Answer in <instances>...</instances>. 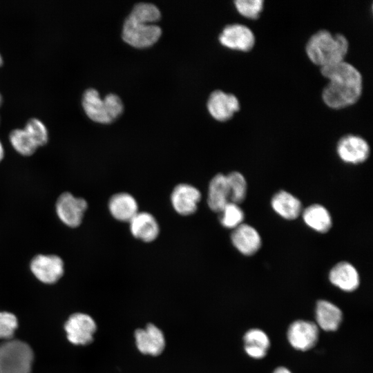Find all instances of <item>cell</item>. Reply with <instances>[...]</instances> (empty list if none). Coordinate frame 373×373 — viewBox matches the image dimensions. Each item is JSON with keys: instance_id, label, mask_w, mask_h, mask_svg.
<instances>
[{"instance_id": "6da1fadb", "label": "cell", "mask_w": 373, "mask_h": 373, "mask_svg": "<svg viewBox=\"0 0 373 373\" xmlns=\"http://www.w3.org/2000/svg\"><path fill=\"white\" fill-rule=\"evenodd\" d=\"M322 75L328 79L323 88L322 99L330 108L342 109L360 99L363 90L361 73L345 61L321 68Z\"/></svg>"}, {"instance_id": "7a4b0ae2", "label": "cell", "mask_w": 373, "mask_h": 373, "mask_svg": "<svg viewBox=\"0 0 373 373\" xmlns=\"http://www.w3.org/2000/svg\"><path fill=\"white\" fill-rule=\"evenodd\" d=\"M348 49L349 42L343 35L327 30L313 34L305 46L308 58L320 68L345 61Z\"/></svg>"}, {"instance_id": "3957f363", "label": "cell", "mask_w": 373, "mask_h": 373, "mask_svg": "<svg viewBox=\"0 0 373 373\" xmlns=\"http://www.w3.org/2000/svg\"><path fill=\"white\" fill-rule=\"evenodd\" d=\"M82 106L87 116L93 121L109 124L123 112V103L115 94H108L103 99L95 89L86 90L83 95Z\"/></svg>"}, {"instance_id": "277c9868", "label": "cell", "mask_w": 373, "mask_h": 373, "mask_svg": "<svg viewBox=\"0 0 373 373\" xmlns=\"http://www.w3.org/2000/svg\"><path fill=\"white\" fill-rule=\"evenodd\" d=\"M34 358L31 347L19 340L0 345V373H30Z\"/></svg>"}, {"instance_id": "5b68a950", "label": "cell", "mask_w": 373, "mask_h": 373, "mask_svg": "<svg viewBox=\"0 0 373 373\" xmlns=\"http://www.w3.org/2000/svg\"><path fill=\"white\" fill-rule=\"evenodd\" d=\"M162 35L161 28L142 19L129 15L124 21L122 39L128 44L138 48L149 47L156 43Z\"/></svg>"}, {"instance_id": "8992f818", "label": "cell", "mask_w": 373, "mask_h": 373, "mask_svg": "<svg viewBox=\"0 0 373 373\" xmlns=\"http://www.w3.org/2000/svg\"><path fill=\"white\" fill-rule=\"evenodd\" d=\"M64 329L71 343L88 346L94 341L97 325L90 314L77 312L70 316L65 323Z\"/></svg>"}, {"instance_id": "52a82bcc", "label": "cell", "mask_w": 373, "mask_h": 373, "mask_svg": "<svg viewBox=\"0 0 373 373\" xmlns=\"http://www.w3.org/2000/svg\"><path fill=\"white\" fill-rule=\"evenodd\" d=\"M137 350L144 356L156 357L162 354L166 346L163 332L152 323L133 332Z\"/></svg>"}, {"instance_id": "ba28073f", "label": "cell", "mask_w": 373, "mask_h": 373, "mask_svg": "<svg viewBox=\"0 0 373 373\" xmlns=\"http://www.w3.org/2000/svg\"><path fill=\"white\" fill-rule=\"evenodd\" d=\"M319 329L316 323L305 320L292 322L287 329V338L292 347L299 351H307L318 342Z\"/></svg>"}, {"instance_id": "9c48e42d", "label": "cell", "mask_w": 373, "mask_h": 373, "mask_svg": "<svg viewBox=\"0 0 373 373\" xmlns=\"http://www.w3.org/2000/svg\"><path fill=\"white\" fill-rule=\"evenodd\" d=\"M87 209L86 201L74 196L72 193H62L56 202V212L59 220L70 227H78Z\"/></svg>"}, {"instance_id": "30bf717a", "label": "cell", "mask_w": 373, "mask_h": 373, "mask_svg": "<svg viewBox=\"0 0 373 373\" xmlns=\"http://www.w3.org/2000/svg\"><path fill=\"white\" fill-rule=\"evenodd\" d=\"M336 152L343 162L358 164L363 163L368 158L370 149L367 141L363 137L349 134L338 140Z\"/></svg>"}, {"instance_id": "8fae6325", "label": "cell", "mask_w": 373, "mask_h": 373, "mask_svg": "<svg viewBox=\"0 0 373 373\" xmlns=\"http://www.w3.org/2000/svg\"><path fill=\"white\" fill-rule=\"evenodd\" d=\"M218 39L222 46L242 52L252 50L256 43L255 35L252 30L249 27L239 23L225 26Z\"/></svg>"}, {"instance_id": "7c38bea8", "label": "cell", "mask_w": 373, "mask_h": 373, "mask_svg": "<svg viewBox=\"0 0 373 373\" xmlns=\"http://www.w3.org/2000/svg\"><path fill=\"white\" fill-rule=\"evenodd\" d=\"M30 269L41 282L52 284L62 276L64 262L58 256L39 254L32 258Z\"/></svg>"}, {"instance_id": "4fadbf2b", "label": "cell", "mask_w": 373, "mask_h": 373, "mask_svg": "<svg viewBox=\"0 0 373 373\" xmlns=\"http://www.w3.org/2000/svg\"><path fill=\"white\" fill-rule=\"evenodd\" d=\"M207 108L215 119L225 122L240 110V102L233 94L216 90L209 97Z\"/></svg>"}, {"instance_id": "5bb4252c", "label": "cell", "mask_w": 373, "mask_h": 373, "mask_svg": "<svg viewBox=\"0 0 373 373\" xmlns=\"http://www.w3.org/2000/svg\"><path fill=\"white\" fill-rule=\"evenodd\" d=\"M200 198L199 190L188 184L177 185L171 195L173 209L182 216H189L195 212Z\"/></svg>"}, {"instance_id": "9a60e30c", "label": "cell", "mask_w": 373, "mask_h": 373, "mask_svg": "<svg viewBox=\"0 0 373 373\" xmlns=\"http://www.w3.org/2000/svg\"><path fill=\"white\" fill-rule=\"evenodd\" d=\"M233 245L242 254L252 256L261 247V237L257 230L247 224H241L231 234Z\"/></svg>"}, {"instance_id": "2e32d148", "label": "cell", "mask_w": 373, "mask_h": 373, "mask_svg": "<svg viewBox=\"0 0 373 373\" xmlns=\"http://www.w3.org/2000/svg\"><path fill=\"white\" fill-rule=\"evenodd\" d=\"M329 279L332 285L347 292L355 291L360 283L356 269L345 261L338 262L331 269Z\"/></svg>"}, {"instance_id": "e0dca14e", "label": "cell", "mask_w": 373, "mask_h": 373, "mask_svg": "<svg viewBox=\"0 0 373 373\" xmlns=\"http://www.w3.org/2000/svg\"><path fill=\"white\" fill-rule=\"evenodd\" d=\"M315 318L318 328L325 332H334L341 325L343 313L335 304L326 300H319L316 304Z\"/></svg>"}, {"instance_id": "ac0fdd59", "label": "cell", "mask_w": 373, "mask_h": 373, "mask_svg": "<svg viewBox=\"0 0 373 373\" xmlns=\"http://www.w3.org/2000/svg\"><path fill=\"white\" fill-rule=\"evenodd\" d=\"M132 235L144 242L153 241L159 234V226L153 215L147 212H137L129 221Z\"/></svg>"}, {"instance_id": "d6986e66", "label": "cell", "mask_w": 373, "mask_h": 373, "mask_svg": "<svg viewBox=\"0 0 373 373\" xmlns=\"http://www.w3.org/2000/svg\"><path fill=\"white\" fill-rule=\"evenodd\" d=\"M108 209L114 218L122 222H129L138 212L135 199L127 193L113 195L108 202Z\"/></svg>"}, {"instance_id": "ffe728a7", "label": "cell", "mask_w": 373, "mask_h": 373, "mask_svg": "<svg viewBox=\"0 0 373 373\" xmlns=\"http://www.w3.org/2000/svg\"><path fill=\"white\" fill-rule=\"evenodd\" d=\"M271 205L274 211L284 219H296L302 213L301 202L291 193L280 191L271 198Z\"/></svg>"}, {"instance_id": "44dd1931", "label": "cell", "mask_w": 373, "mask_h": 373, "mask_svg": "<svg viewBox=\"0 0 373 373\" xmlns=\"http://www.w3.org/2000/svg\"><path fill=\"white\" fill-rule=\"evenodd\" d=\"M245 353L254 359H262L270 347L268 335L262 329L252 328L247 330L242 338Z\"/></svg>"}, {"instance_id": "7402d4cb", "label": "cell", "mask_w": 373, "mask_h": 373, "mask_svg": "<svg viewBox=\"0 0 373 373\" xmlns=\"http://www.w3.org/2000/svg\"><path fill=\"white\" fill-rule=\"evenodd\" d=\"M230 202L229 189L227 176L219 173L210 181L208 189L207 203L209 207L215 212H220Z\"/></svg>"}, {"instance_id": "603a6c76", "label": "cell", "mask_w": 373, "mask_h": 373, "mask_svg": "<svg viewBox=\"0 0 373 373\" xmlns=\"http://www.w3.org/2000/svg\"><path fill=\"white\" fill-rule=\"evenodd\" d=\"M305 223L319 233H326L332 227V218L326 208L319 204H314L302 211Z\"/></svg>"}, {"instance_id": "cb8c5ba5", "label": "cell", "mask_w": 373, "mask_h": 373, "mask_svg": "<svg viewBox=\"0 0 373 373\" xmlns=\"http://www.w3.org/2000/svg\"><path fill=\"white\" fill-rule=\"evenodd\" d=\"M226 176L229 189L230 202L239 204L246 198L247 189L246 180L238 171H233Z\"/></svg>"}, {"instance_id": "d4e9b609", "label": "cell", "mask_w": 373, "mask_h": 373, "mask_svg": "<svg viewBox=\"0 0 373 373\" xmlns=\"http://www.w3.org/2000/svg\"><path fill=\"white\" fill-rule=\"evenodd\" d=\"M219 213L221 224L228 229L236 228L242 224L245 218L242 209L231 202H228Z\"/></svg>"}, {"instance_id": "484cf974", "label": "cell", "mask_w": 373, "mask_h": 373, "mask_svg": "<svg viewBox=\"0 0 373 373\" xmlns=\"http://www.w3.org/2000/svg\"><path fill=\"white\" fill-rule=\"evenodd\" d=\"M10 141L14 149L22 155H31L37 149L24 129L13 130L10 134Z\"/></svg>"}, {"instance_id": "4316f807", "label": "cell", "mask_w": 373, "mask_h": 373, "mask_svg": "<svg viewBox=\"0 0 373 373\" xmlns=\"http://www.w3.org/2000/svg\"><path fill=\"white\" fill-rule=\"evenodd\" d=\"M24 130L37 148L47 143L48 138L47 129L43 122L38 119H30Z\"/></svg>"}, {"instance_id": "83f0119b", "label": "cell", "mask_w": 373, "mask_h": 373, "mask_svg": "<svg viewBox=\"0 0 373 373\" xmlns=\"http://www.w3.org/2000/svg\"><path fill=\"white\" fill-rule=\"evenodd\" d=\"M234 4L238 12L243 17L256 19L263 10L264 1L262 0H237Z\"/></svg>"}, {"instance_id": "f1b7e54d", "label": "cell", "mask_w": 373, "mask_h": 373, "mask_svg": "<svg viewBox=\"0 0 373 373\" xmlns=\"http://www.w3.org/2000/svg\"><path fill=\"white\" fill-rule=\"evenodd\" d=\"M17 326V319L13 314L0 312V338L10 339Z\"/></svg>"}, {"instance_id": "f546056e", "label": "cell", "mask_w": 373, "mask_h": 373, "mask_svg": "<svg viewBox=\"0 0 373 373\" xmlns=\"http://www.w3.org/2000/svg\"><path fill=\"white\" fill-rule=\"evenodd\" d=\"M273 373H292L289 369L285 367L280 366L276 368Z\"/></svg>"}, {"instance_id": "4dcf8cb0", "label": "cell", "mask_w": 373, "mask_h": 373, "mask_svg": "<svg viewBox=\"0 0 373 373\" xmlns=\"http://www.w3.org/2000/svg\"><path fill=\"white\" fill-rule=\"evenodd\" d=\"M3 149L2 144H1V143L0 142V162L3 159Z\"/></svg>"}, {"instance_id": "1f68e13d", "label": "cell", "mask_w": 373, "mask_h": 373, "mask_svg": "<svg viewBox=\"0 0 373 373\" xmlns=\"http://www.w3.org/2000/svg\"><path fill=\"white\" fill-rule=\"evenodd\" d=\"M2 63H3V60H2L1 56L0 55V66H1Z\"/></svg>"}, {"instance_id": "d6a6232c", "label": "cell", "mask_w": 373, "mask_h": 373, "mask_svg": "<svg viewBox=\"0 0 373 373\" xmlns=\"http://www.w3.org/2000/svg\"><path fill=\"white\" fill-rule=\"evenodd\" d=\"M1 95H0V104H1Z\"/></svg>"}]
</instances>
